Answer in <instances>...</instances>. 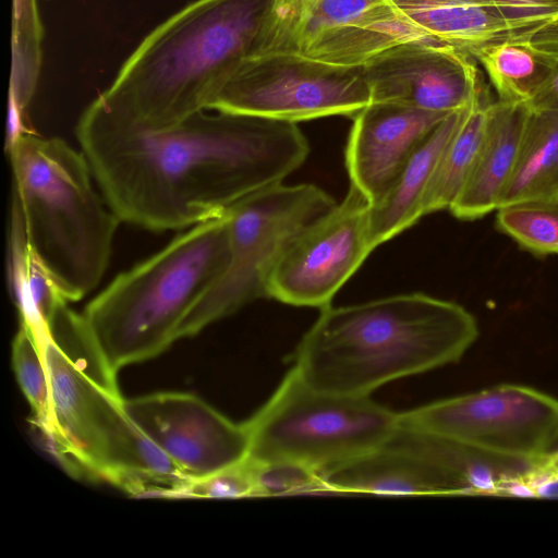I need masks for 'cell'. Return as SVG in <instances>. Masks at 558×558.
Returning <instances> with one entry per match:
<instances>
[{
  "label": "cell",
  "mask_w": 558,
  "mask_h": 558,
  "mask_svg": "<svg viewBox=\"0 0 558 558\" xmlns=\"http://www.w3.org/2000/svg\"><path fill=\"white\" fill-rule=\"evenodd\" d=\"M76 137L121 222L157 232L223 216L241 198L281 183L310 151L296 123L202 110L155 129L99 96L82 112Z\"/></svg>",
  "instance_id": "cell-1"
},
{
  "label": "cell",
  "mask_w": 558,
  "mask_h": 558,
  "mask_svg": "<svg viewBox=\"0 0 558 558\" xmlns=\"http://www.w3.org/2000/svg\"><path fill=\"white\" fill-rule=\"evenodd\" d=\"M477 337L466 308L423 293L329 305L296 347L293 368L318 390L367 397L392 380L457 363Z\"/></svg>",
  "instance_id": "cell-2"
},
{
  "label": "cell",
  "mask_w": 558,
  "mask_h": 558,
  "mask_svg": "<svg viewBox=\"0 0 558 558\" xmlns=\"http://www.w3.org/2000/svg\"><path fill=\"white\" fill-rule=\"evenodd\" d=\"M271 0H194L153 28L98 96L125 118L166 128L208 110L256 53Z\"/></svg>",
  "instance_id": "cell-3"
},
{
  "label": "cell",
  "mask_w": 558,
  "mask_h": 558,
  "mask_svg": "<svg viewBox=\"0 0 558 558\" xmlns=\"http://www.w3.org/2000/svg\"><path fill=\"white\" fill-rule=\"evenodd\" d=\"M14 207L28 242L68 302L92 292L107 270L121 220L82 150L33 131L8 146Z\"/></svg>",
  "instance_id": "cell-4"
},
{
  "label": "cell",
  "mask_w": 558,
  "mask_h": 558,
  "mask_svg": "<svg viewBox=\"0 0 558 558\" xmlns=\"http://www.w3.org/2000/svg\"><path fill=\"white\" fill-rule=\"evenodd\" d=\"M230 260L223 216L190 227L163 248L118 275L83 312L87 328L116 372L163 352Z\"/></svg>",
  "instance_id": "cell-5"
},
{
  "label": "cell",
  "mask_w": 558,
  "mask_h": 558,
  "mask_svg": "<svg viewBox=\"0 0 558 558\" xmlns=\"http://www.w3.org/2000/svg\"><path fill=\"white\" fill-rule=\"evenodd\" d=\"M40 342L51 392V426L44 436L71 471L122 487L142 471L151 441L126 414L117 373L68 303Z\"/></svg>",
  "instance_id": "cell-6"
},
{
  "label": "cell",
  "mask_w": 558,
  "mask_h": 558,
  "mask_svg": "<svg viewBox=\"0 0 558 558\" xmlns=\"http://www.w3.org/2000/svg\"><path fill=\"white\" fill-rule=\"evenodd\" d=\"M243 424L247 459L295 462L320 473L384 446L399 426V413L369 396L318 390L292 367Z\"/></svg>",
  "instance_id": "cell-7"
},
{
  "label": "cell",
  "mask_w": 558,
  "mask_h": 558,
  "mask_svg": "<svg viewBox=\"0 0 558 558\" xmlns=\"http://www.w3.org/2000/svg\"><path fill=\"white\" fill-rule=\"evenodd\" d=\"M336 205L314 184L254 192L230 206V260L217 283L182 322L177 339L193 337L247 303L268 298L271 274L291 241Z\"/></svg>",
  "instance_id": "cell-8"
},
{
  "label": "cell",
  "mask_w": 558,
  "mask_h": 558,
  "mask_svg": "<svg viewBox=\"0 0 558 558\" xmlns=\"http://www.w3.org/2000/svg\"><path fill=\"white\" fill-rule=\"evenodd\" d=\"M371 101L363 65L263 52L240 64L208 110L298 123L331 116L353 119Z\"/></svg>",
  "instance_id": "cell-9"
},
{
  "label": "cell",
  "mask_w": 558,
  "mask_h": 558,
  "mask_svg": "<svg viewBox=\"0 0 558 558\" xmlns=\"http://www.w3.org/2000/svg\"><path fill=\"white\" fill-rule=\"evenodd\" d=\"M421 40L430 39L390 0H271L256 53L363 65L386 49Z\"/></svg>",
  "instance_id": "cell-10"
},
{
  "label": "cell",
  "mask_w": 558,
  "mask_h": 558,
  "mask_svg": "<svg viewBox=\"0 0 558 558\" xmlns=\"http://www.w3.org/2000/svg\"><path fill=\"white\" fill-rule=\"evenodd\" d=\"M399 425L538 463L558 427V399L530 386L501 384L399 413Z\"/></svg>",
  "instance_id": "cell-11"
},
{
  "label": "cell",
  "mask_w": 558,
  "mask_h": 558,
  "mask_svg": "<svg viewBox=\"0 0 558 558\" xmlns=\"http://www.w3.org/2000/svg\"><path fill=\"white\" fill-rule=\"evenodd\" d=\"M371 203L355 186L340 204L304 228L288 245L268 283V298L325 308L375 248Z\"/></svg>",
  "instance_id": "cell-12"
},
{
  "label": "cell",
  "mask_w": 558,
  "mask_h": 558,
  "mask_svg": "<svg viewBox=\"0 0 558 558\" xmlns=\"http://www.w3.org/2000/svg\"><path fill=\"white\" fill-rule=\"evenodd\" d=\"M129 417L194 480L242 462L248 454L244 424L187 392H156L124 399Z\"/></svg>",
  "instance_id": "cell-13"
},
{
  "label": "cell",
  "mask_w": 558,
  "mask_h": 558,
  "mask_svg": "<svg viewBox=\"0 0 558 558\" xmlns=\"http://www.w3.org/2000/svg\"><path fill=\"white\" fill-rule=\"evenodd\" d=\"M371 102H392L451 113L488 90L476 60L433 40L401 44L363 64Z\"/></svg>",
  "instance_id": "cell-14"
},
{
  "label": "cell",
  "mask_w": 558,
  "mask_h": 558,
  "mask_svg": "<svg viewBox=\"0 0 558 558\" xmlns=\"http://www.w3.org/2000/svg\"><path fill=\"white\" fill-rule=\"evenodd\" d=\"M426 38L470 56L505 41L558 51V11L519 0H390Z\"/></svg>",
  "instance_id": "cell-15"
},
{
  "label": "cell",
  "mask_w": 558,
  "mask_h": 558,
  "mask_svg": "<svg viewBox=\"0 0 558 558\" xmlns=\"http://www.w3.org/2000/svg\"><path fill=\"white\" fill-rule=\"evenodd\" d=\"M450 113L371 102L352 120L345 148L351 185L378 202L428 134Z\"/></svg>",
  "instance_id": "cell-16"
},
{
  "label": "cell",
  "mask_w": 558,
  "mask_h": 558,
  "mask_svg": "<svg viewBox=\"0 0 558 558\" xmlns=\"http://www.w3.org/2000/svg\"><path fill=\"white\" fill-rule=\"evenodd\" d=\"M384 446L429 462L450 480L458 495L532 497L524 477L537 463L401 425Z\"/></svg>",
  "instance_id": "cell-17"
},
{
  "label": "cell",
  "mask_w": 558,
  "mask_h": 558,
  "mask_svg": "<svg viewBox=\"0 0 558 558\" xmlns=\"http://www.w3.org/2000/svg\"><path fill=\"white\" fill-rule=\"evenodd\" d=\"M529 113L526 104H489L475 163L449 208L456 218L476 220L497 210L517 161Z\"/></svg>",
  "instance_id": "cell-18"
},
{
  "label": "cell",
  "mask_w": 558,
  "mask_h": 558,
  "mask_svg": "<svg viewBox=\"0 0 558 558\" xmlns=\"http://www.w3.org/2000/svg\"><path fill=\"white\" fill-rule=\"evenodd\" d=\"M330 493L458 495L437 468L408 452L381 446L320 472Z\"/></svg>",
  "instance_id": "cell-19"
},
{
  "label": "cell",
  "mask_w": 558,
  "mask_h": 558,
  "mask_svg": "<svg viewBox=\"0 0 558 558\" xmlns=\"http://www.w3.org/2000/svg\"><path fill=\"white\" fill-rule=\"evenodd\" d=\"M464 109L448 114L428 134L385 195L371 205V236L375 247L401 233L424 216V201L435 169L446 145L460 124Z\"/></svg>",
  "instance_id": "cell-20"
},
{
  "label": "cell",
  "mask_w": 558,
  "mask_h": 558,
  "mask_svg": "<svg viewBox=\"0 0 558 558\" xmlns=\"http://www.w3.org/2000/svg\"><path fill=\"white\" fill-rule=\"evenodd\" d=\"M8 281L20 314L38 338L57 310L69 303L32 248L17 210L11 206L8 229Z\"/></svg>",
  "instance_id": "cell-21"
},
{
  "label": "cell",
  "mask_w": 558,
  "mask_h": 558,
  "mask_svg": "<svg viewBox=\"0 0 558 558\" xmlns=\"http://www.w3.org/2000/svg\"><path fill=\"white\" fill-rule=\"evenodd\" d=\"M557 195L558 111L530 109L517 161L498 208Z\"/></svg>",
  "instance_id": "cell-22"
},
{
  "label": "cell",
  "mask_w": 558,
  "mask_h": 558,
  "mask_svg": "<svg viewBox=\"0 0 558 558\" xmlns=\"http://www.w3.org/2000/svg\"><path fill=\"white\" fill-rule=\"evenodd\" d=\"M44 34L37 0H12V68L5 144L29 131L23 120L39 78Z\"/></svg>",
  "instance_id": "cell-23"
},
{
  "label": "cell",
  "mask_w": 558,
  "mask_h": 558,
  "mask_svg": "<svg viewBox=\"0 0 558 558\" xmlns=\"http://www.w3.org/2000/svg\"><path fill=\"white\" fill-rule=\"evenodd\" d=\"M472 57L486 70L498 100L527 104L550 76L558 51L531 41H505L483 47Z\"/></svg>",
  "instance_id": "cell-24"
},
{
  "label": "cell",
  "mask_w": 558,
  "mask_h": 558,
  "mask_svg": "<svg viewBox=\"0 0 558 558\" xmlns=\"http://www.w3.org/2000/svg\"><path fill=\"white\" fill-rule=\"evenodd\" d=\"M490 102L486 90L464 109L460 124L435 169L424 201V216L449 209L460 194L481 148Z\"/></svg>",
  "instance_id": "cell-25"
},
{
  "label": "cell",
  "mask_w": 558,
  "mask_h": 558,
  "mask_svg": "<svg viewBox=\"0 0 558 558\" xmlns=\"http://www.w3.org/2000/svg\"><path fill=\"white\" fill-rule=\"evenodd\" d=\"M496 228L535 256L558 254V195L499 207Z\"/></svg>",
  "instance_id": "cell-26"
},
{
  "label": "cell",
  "mask_w": 558,
  "mask_h": 558,
  "mask_svg": "<svg viewBox=\"0 0 558 558\" xmlns=\"http://www.w3.org/2000/svg\"><path fill=\"white\" fill-rule=\"evenodd\" d=\"M12 366L34 423L46 435L51 426V392L44 350L35 331L23 323L12 342Z\"/></svg>",
  "instance_id": "cell-27"
},
{
  "label": "cell",
  "mask_w": 558,
  "mask_h": 558,
  "mask_svg": "<svg viewBox=\"0 0 558 558\" xmlns=\"http://www.w3.org/2000/svg\"><path fill=\"white\" fill-rule=\"evenodd\" d=\"M248 461L253 468L258 497L330 493L320 473L308 466L289 461Z\"/></svg>",
  "instance_id": "cell-28"
},
{
  "label": "cell",
  "mask_w": 558,
  "mask_h": 558,
  "mask_svg": "<svg viewBox=\"0 0 558 558\" xmlns=\"http://www.w3.org/2000/svg\"><path fill=\"white\" fill-rule=\"evenodd\" d=\"M179 497L242 498L256 497L253 468L246 458L240 463L210 475L189 480Z\"/></svg>",
  "instance_id": "cell-29"
},
{
  "label": "cell",
  "mask_w": 558,
  "mask_h": 558,
  "mask_svg": "<svg viewBox=\"0 0 558 558\" xmlns=\"http://www.w3.org/2000/svg\"><path fill=\"white\" fill-rule=\"evenodd\" d=\"M526 105L531 110L558 111V59L546 83Z\"/></svg>",
  "instance_id": "cell-30"
},
{
  "label": "cell",
  "mask_w": 558,
  "mask_h": 558,
  "mask_svg": "<svg viewBox=\"0 0 558 558\" xmlns=\"http://www.w3.org/2000/svg\"><path fill=\"white\" fill-rule=\"evenodd\" d=\"M538 464L553 472V473H556L558 474V451H555L553 453H549L547 456H545L539 462Z\"/></svg>",
  "instance_id": "cell-31"
},
{
  "label": "cell",
  "mask_w": 558,
  "mask_h": 558,
  "mask_svg": "<svg viewBox=\"0 0 558 558\" xmlns=\"http://www.w3.org/2000/svg\"><path fill=\"white\" fill-rule=\"evenodd\" d=\"M523 2H527L531 4H535L542 8L550 9L558 11V0H519Z\"/></svg>",
  "instance_id": "cell-32"
},
{
  "label": "cell",
  "mask_w": 558,
  "mask_h": 558,
  "mask_svg": "<svg viewBox=\"0 0 558 558\" xmlns=\"http://www.w3.org/2000/svg\"><path fill=\"white\" fill-rule=\"evenodd\" d=\"M555 451H558V427H557V429H556V432H555V434L553 436V439H551V441L549 444L547 454L553 453Z\"/></svg>",
  "instance_id": "cell-33"
},
{
  "label": "cell",
  "mask_w": 558,
  "mask_h": 558,
  "mask_svg": "<svg viewBox=\"0 0 558 558\" xmlns=\"http://www.w3.org/2000/svg\"><path fill=\"white\" fill-rule=\"evenodd\" d=\"M45 1H52V0H45Z\"/></svg>",
  "instance_id": "cell-34"
}]
</instances>
